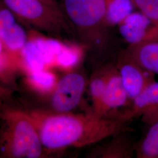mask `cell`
Returning <instances> with one entry per match:
<instances>
[{"mask_svg":"<svg viewBox=\"0 0 158 158\" xmlns=\"http://www.w3.org/2000/svg\"><path fill=\"white\" fill-rule=\"evenodd\" d=\"M125 121L100 115L60 114L51 115L42 121L39 129L44 147L50 149L84 147L114 135Z\"/></svg>","mask_w":158,"mask_h":158,"instance_id":"6da1fadb","label":"cell"},{"mask_svg":"<svg viewBox=\"0 0 158 158\" xmlns=\"http://www.w3.org/2000/svg\"><path fill=\"white\" fill-rule=\"evenodd\" d=\"M60 6L80 38L91 49L104 52L111 41L105 0H60Z\"/></svg>","mask_w":158,"mask_h":158,"instance_id":"7a4b0ae2","label":"cell"},{"mask_svg":"<svg viewBox=\"0 0 158 158\" xmlns=\"http://www.w3.org/2000/svg\"><path fill=\"white\" fill-rule=\"evenodd\" d=\"M19 21L55 36L70 33L72 27L60 5L45 0H1Z\"/></svg>","mask_w":158,"mask_h":158,"instance_id":"3957f363","label":"cell"},{"mask_svg":"<svg viewBox=\"0 0 158 158\" xmlns=\"http://www.w3.org/2000/svg\"><path fill=\"white\" fill-rule=\"evenodd\" d=\"M2 151L12 158L40 157L44 147L33 119L19 111L6 113Z\"/></svg>","mask_w":158,"mask_h":158,"instance_id":"277c9868","label":"cell"},{"mask_svg":"<svg viewBox=\"0 0 158 158\" xmlns=\"http://www.w3.org/2000/svg\"><path fill=\"white\" fill-rule=\"evenodd\" d=\"M118 73L131 100L155 80V74L146 70L136 61L128 49L119 57Z\"/></svg>","mask_w":158,"mask_h":158,"instance_id":"5b68a950","label":"cell"},{"mask_svg":"<svg viewBox=\"0 0 158 158\" xmlns=\"http://www.w3.org/2000/svg\"><path fill=\"white\" fill-rule=\"evenodd\" d=\"M85 86L83 76L76 73L68 74L57 83L52 98L53 107L66 113L76 107L81 99Z\"/></svg>","mask_w":158,"mask_h":158,"instance_id":"8992f818","label":"cell"},{"mask_svg":"<svg viewBox=\"0 0 158 158\" xmlns=\"http://www.w3.org/2000/svg\"><path fill=\"white\" fill-rule=\"evenodd\" d=\"M141 117L143 121L153 124L158 120V82L155 81L132 100L130 108L120 114L119 118L127 122Z\"/></svg>","mask_w":158,"mask_h":158,"instance_id":"52a82bcc","label":"cell"},{"mask_svg":"<svg viewBox=\"0 0 158 158\" xmlns=\"http://www.w3.org/2000/svg\"><path fill=\"white\" fill-rule=\"evenodd\" d=\"M1 46L11 53L23 52L27 45V35L17 23V18L1 1L0 6Z\"/></svg>","mask_w":158,"mask_h":158,"instance_id":"ba28073f","label":"cell"},{"mask_svg":"<svg viewBox=\"0 0 158 158\" xmlns=\"http://www.w3.org/2000/svg\"><path fill=\"white\" fill-rule=\"evenodd\" d=\"M57 44L54 42L27 44L22 54L27 66L31 72L44 70L46 64L52 60L53 55L59 50Z\"/></svg>","mask_w":158,"mask_h":158,"instance_id":"9c48e42d","label":"cell"},{"mask_svg":"<svg viewBox=\"0 0 158 158\" xmlns=\"http://www.w3.org/2000/svg\"><path fill=\"white\" fill-rule=\"evenodd\" d=\"M130 99L125 89L118 72L110 74L103 100L104 116L111 110H115L125 106ZM132 102V100H131Z\"/></svg>","mask_w":158,"mask_h":158,"instance_id":"30bf717a","label":"cell"},{"mask_svg":"<svg viewBox=\"0 0 158 158\" xmlns=\"http://www.w3.org/2000/svg\"><path fill=\"white\" fill-rule=\"evenodd\" d=\"M127 49L143 68L158 74V41L130 45Z\"/></svg>","mask_w":158,"mask_h":158,"instance_id":"8fae6325","label":"cell"},{"mask_svg":"<svg viewBox=\"0 0 158 158\" xmlns=\"http://www.w3.org/2000/svg\"><path fill=\"white\" fill-rule=\"evenodd\" d=\"M105 1L108 22L112 27L118 25L135 8L132 0H105Z\"/></svg>","mask_w":158,"mask_h":158,"instance_id":"7c38bea8","label":"cell"},{"mask_svg":"<svg viewBox=\"0 0 158 158\" xmlns=\"http://www.w3.org/2000/svg\"><path fill=\"white\" fill-rule=\"evenodd\" d=\"M136 152L138 158H158V120L150 125Z\"/></svg>","mask_w":158,"mask_h":158,"instance_id":"4fadbf2b","label":"cell"},{"mask_svg":"<svg viewBox=\"0 0 158 158\" xmlns=\"http://www.w3.org/2000/svg\"><path fill=\"white\" fill-rule=\"evenodd\" d=\"M110 73L111 72H110L102 76L96 77L91 83V95L96 107V114L102 116H104L103 112V100Z\"/></svg>","mask_w":158,"mask_h":158,"instance_id":"5bb4252c","label":"cell"},{"mask_svg":"<svg viewBox=\"0 0 158 158\" xmlns=\"http://www.w3.org/2000/svg\"><path fill=\"white\" fill-rule=\"evenodd\" d=\"M31 72V81L41 90H49L55 84V77L50 72L44 70Z\"/></svg>","mask_w":158,"mask_h":158,"instance_id":"9a60e30c","label":"cell"},{"mask_svg":"<svg viewBox=\"0 0 158 158\" xmlns=\"http://www.w3.org/2000/svg\"><path fill=\"white\" fill-rule=\"evenodd\" d=\"M136 8L154 23H158V0H132Z\"/></svg>","mask_w":158,"mask_h":158,"instance_id":"2e32d148","label":"cell"},{"mask_svg":"<svg viewBox=\"0 0 158 158\" xmlns=\"http://www.w3.org/2000/svg\"><path fill=\"white\" fill-rule=\"evenodd\" d=\"M77 56L72 53L65 52L58 57V62L64 67H70L77 62Z\"/></svg>","mask_w":158,"mask_h":158,"instance_id":"e0dca14e","label":"cell"},{"mask_svg":"<svg viewBox=\"0 0 158 158\" xmlns=\"http://www.w3.org/2000/svg\"><path fill=\"white\" fill-rule=\"evenodd\" d=\"M46 1L48 2H50L52 4H56V5H60V4L58 2L57 0H45Z\"/></svg>","mask_w":158,"mask_h":158,"instance_id":"ac0fdd59","label":"cell"}]
</instances>
